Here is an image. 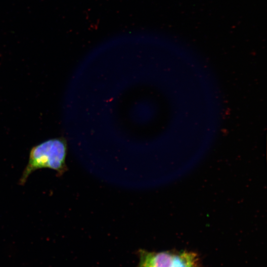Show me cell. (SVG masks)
<instances>
[{"label": "cell", "mask_w": 267, "mask_h": 267, "mask_svg": "<svg viewBox=\"0 0 267 267\" xmlns=\"http://www.w3.org/2000/svg\"><path fill=\"white\" fill-rule=\"evenodd\" d=\"M67 153V142L61 137L48 139L33 146L19 184L24 185L33 172L43 168L54 170L57 176H62L68 170L66 164Z\"/></svg>", "instance_id": "6da1fadb"}]
</instances>
